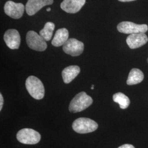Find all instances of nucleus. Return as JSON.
Segmentation results:
<instances>
[{
    "mask_svg": "<svg viewBox=\"0 0 148 148\" xmlns=\"http://www.w3.org/2000/svg\"><path fill=\"white\" fill-rule=\"evenodd\" d=\"M120 32L126 34H133L138 33H145L148 30L147 24H137L131 21H122L117 27Z\"/></svg>",
    "mask_w": 148,
    "mask_h": 148,
    "instance_id": "obj_6",
    "label": "nucleus"
},
{
    "mask_svg": "<svg viewBox=\"0 0 148 148\" xmlns=\"http://www.w3.org/2000/svg\"><path fill=\"white\" fill-rule=\"evenodd\" d=\"M25 7L21 3H16L12 1H7L4 6V11L7 16L18 19L23 15Z\"/></svg>",
    "mask_w": 148,
    "mask_h": 148,
    "instance_id": "obj_8",
    "label": "nucleus"
},
{
    "mask_svg": "<svg viewBox=\"0 0 148 148\" xmlns=\"http://www.w3.org/2000/svg\"><path fill=\"white\" fill-rule=\"evenodd\" d=\"M3 98L2 94H0V110H2V107H3Z\"/></svg>",
    "mask_w": 148,
    "mask_h": 148,
    "instance_id": "obj_19",
    "label": "nucleus"
},
{
    "mask_svg": "<svg viewBox=\"0 0 148 148\" xmlns=\"http://www.w3.org/2000/svg\"><path fill=\"white\" fill-rule=\"evenodd\" d=\"M118 148H135L134 147L131 145V144H126L124 145H122L121 146L119 147Z\"/></svg>",
    "mask_w": 148,
    "mask_h": 148,
    "instance_id": "obj_18",
    "label": "nucleus"
},
{
    "mask_svg": "<svg viewBox=\"0 0 148 148\" xmlns=\"http://www.w3.org/2000/svg\"><path fill=\"white\" fill-rule=\"evenodd\" d=\"M63 49L65 53L73 57L79 56L84 52V44L76 38H69L64 44Z\"/></svg>",
    "mask_w": 148,
    "mask_h": 148,
    "instance_id": "obj_7",
    "label": "nucleus"
},
{
    "mask_svg": "<svg viewBox=\"0 0 148 148\" xmlns=\"http://www.w3.org/2000/svg\"><path fill=\"white\" fill-rule=\"evenodd\" d=\"M91 89H92V90H93V89H94V85H92V86Z\"/></svg>",
    "mask_w": 148,
    "mask_h": 148,
    "instance_id": "obj_22",
    "label": "nucleus"
},
{
    "mask_svg": "<svg viewBox=\"0 0 148 148\" xmlns=\"http://www.w3.org/2000/svg\"><path fill=\"white\" fill-rule=\"evenodd\" d=\"M148 36L145 33H138L130 35L126 39L128 47L131 49L140 47L148 42Z\"/></svg>",
    "mask_w": 148,
    "mask_h": 148,
    "instance_id": "obj_11",
    "label": "nucleus"
},
{
    "mask_svg": "<svg viewBox=\"0 0 148 148\" xmlns=\"http://www.w3.org/2000/svg\"><path fill=\"white\" fill-rule=\"evenodd\" d=\"M93 103L92 98L85 92H81L75 96L69 106V111L76 113L88 108Z\"/></svg>",
    "mask_w": 148,
    "mask_h": 148,
    "instance_id": "obj_1",
    "label": "nucleus"
},
{
    "mask_svg": "<svg viewBox=\"0 0 148 148\" xmlns=\"http://www.w3.org/2000/svg\"><path fill=\"white\" fill-rule=\"evenodd\" d=\"M144 79L143 72L139 69L133 68L131 70L127 80L128 85H136L140 83Z\"/></svg>",
    "mask_w": 148,
    "mask_h": 148,
    "instance_id": "obj_15",
    "label": "nucleus"
},
{
    "mask_svg": "<svg viewBox=\"0 0 148 148\" xmlns=\"http://www.w3.org/2000/svg\"><path fill=\"white\" fill-rule=\"evenodd\" d=\"M98 125L96 122L89 118L81 117L74 121L72 127L76 132L85 134L95 131Z\"/></svg>",
    "mask_w": 148,
    "mask_h": 148,
    "instance_id": "obj_3",
    "label": "nucleus"
},
{
    "mask_svg": "<svg viewBox=\"0 0 148 148\" xmlns=\"http://www.w3.org/2000/svg\"><path fill=\"white\" fill-rule=\"evenodd\" d=\"M118 1L125 2H131V1H136V0H118Z\"/></svg>",
    "mask_w": 148,
    "mask_h": 148,
    "instance_id": "obj_20",
    "label": "nucleus"
},
{
    "mask_svg": "<svg viewBox=\"0 0 148 148\" xmlns=\"http://www.w3.org/2000/svg\"><path fill=\"white\" fill-rule=\"evenodd\" d=\"M112 98L114 101L119 104L122 109H126L130 104V100L128 97L121 92L116 93L114 95Z\"/></svg>",
    "mask_w": 148,
    "mask_h": 148,
    "instance_id": "obj_16",
    "label": "nucleus"
},
{
    "mask_svg": "<svg viewBox=\"0 0 148 148\" xmlns=\"http://www.w3.org/2000/svg\"><path fill=\"white\" fill-rule=\"evenodd\" d=\"M79 72L80 68L77 65H71L65 68L62 71V77L64 83H70L77 77Z\"/></svg>",
    "mask_w": 148,
    "mask_h": 148,
    "instance_id": "obj_13",
    "label": "nucleus"
},
{
    "mask_svg": "<svg viewBox=\"0 0 148 148\" xmlns=\"http://www.w3.org/2000/svg\"><path fill=\"white\" fill-rule=\"evenodd\" d=\"M16 139L24 144H36L41 140L39 133L31 128H23L16 134Z\"/></svg>",
    "mask_w": 148,
    "mask_h": 148,
    "instance_id": "obj_4",
    "label": "nucleus"
},
{
    "mask_svg": "<svg viewBox=\"0 0 148 148\" xmlns=\"http://www.w3.org/2000/svg\"><path fill=\"white\" fill-rule=\"evenodd\" d=\"M25 86L32 97L37 100L42 99L45 96V87L41 81L34 76L27 77Z\"/></svg>",
    "mask_w": 148,
    "mask_h": 148,
    "instance_id": "obj_2",
    "label": "nucleus"
},
{
    "mask_svg": "<svg viewBox=\"0 0 148 148\" xmlns=\"http://www.w3.org/2000/svg\"><path fill=\"white\" fill-rule=\"evenodd\" d=\"M147 62H148V59H147Z\"/></svg>",
    "mask_w": 148,
    "mask_h": 148,
    "instance_id": "obj_23",
    "label": "nucleus"
},
{
    "mask_svg": "<svg viewBox=\"0 0 148 148\" xmlns=\"http://www.w3.org/2000/svg\"><path fill=\"white\" fill-rule=\"evenodd\" d=\"M51 8H48L47 9V12H49V11H51Z\"/></svg>",
    "mask_w": 148,
    "mask_h": 148,
    "instance_id": "obj_21",
    "label": "nucleus"
},
{
    "mask_svg": "<svg viewBox=\"0 0 148 148\" xmlns=\"http://www.w3.org/2000/svg\"><path fill=\"white\" fill-rule=\"evenodd\" d=\"M27 43L29 47L33 50L42 52L46 49L47 45L46 41L40 34L34 31L27 33Z\"/></svg>",
    "mask_w": 148,
    "mask_h": 148,
    "instance_id": "obj_5",
    "label": "nucleus"
},
{
    "mask_svg": "<svg viewBox=\"0 0 148 148\" xmlns=\"http://www.w3.org/2000/svg\"><path fill=\"white\" fill-rule=\"evenodd\" d=\"M69 39V32L65 28L58 29L55 34L54 37L52 41V45L55 47L63 46Z\"/></svg>",
    "mask_w": 148,
    "mask_h": 148,
    "instance_id": "obj_14",
    "label": "nucleus"
},
{
    "mask_svg": "<svg viewBox=\"0 0 148 148\" xmlns=\"http://www.w3.org/2000/svg\"><path fill=\"white\" fill-rule=\"evenodd\" d=\"M3 39L7 46L12 49H18L21 44V36L19 32L16 29L7 30L3 36Z\"/></svg>",
    "mask_w": 148,
    "mask_h": 148,
    "instance_id": "obj_9",
    "label": "nucleus"
},
{
    "mask_svg": "<svg viewBox=\"0 0 148 148\" xmlns=\"http://www.w3.org/2000/svg\"><path fill=\"white\" fill-rule=\"evenodd\" d=\"M55 28V25L52 22L46 23L43 29L40 32V35L46 41H49L53 35V32Z\"/></svg>",
    "mask_w": 148,
    "mask_h": 148,
    "instance_id": "obj_17",
    "label": "nucleus"
},
{
    "mask_svg": "<svg viewBox=\"0 0 148 148\" xmlns=\"http://www.w3.org/2000/svg\"><path fill=\"white\" fill-rule=\"evenodd\" d=\"M86 3V0H64L60 7L68 13H76L80 11Z\"/></svg>",
    "mask_w": 148,
    "mask_h": 148,
    "instance_id": "obj_12",
    "label": "nucleus"
},
{
    "mask_svg": "<svg viewBox=\"0 0 148 148\" xmlns=\"http://www.w3.org/2000/svg\"><path fill=\"white\" fill-rule=\"evenodd\" d=\"M53 0H28L25 10L29 16H33L46 5L53 4Z\"/></svg>",
    "mask_w": 148,
    "mask_h": 148,
    "instance_id": "obj_10",
    "label": "nucleus"
}]
</instances>
